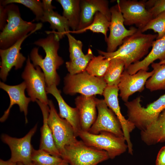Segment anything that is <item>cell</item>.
<instances>
[{
	"label": "cell",
	"instance_id": "6da1fadb",
	"mask_svg": "<svg viewBox=\"0 0 165 165\" xmlns=\"http://www.w3.org/2000/svg\"><path fill=\"white\" fill-rule=\"evenodd\" d=\"M47 32L48 35L46 37L40 38L33 43L43 48L46 53L45 57L43 58L38 53V48L35 47L31 52L30 58L35 67L38 66L42 70L46 86L52 85L57 86L59 84L60 79L57 70L64 61L58 53L60 39L56 31Z\"/></svg>",
	"mask_w": 165,
	"mask_h": 165
},
{
	"label": "cell",
	"instance_id": "7a4b0ae2",
	"mask_svg": "<svg viewBox=\"0 0 165 165\" xmlns=\"http://www.w3.org/2000/svg\"><path fill=\"white\" fill-rule=\"evenodd\" d=\"M157 34H145L138 29L133 35L123 40L122 44L116 51L108 53L98 50V53L109 60L113 58L123 60L127 69L131 64L139 61L148 52Z\"/></svg>",
	"mask_w": 165,
	"mask_h": 165
},
{
	"label": "cell",
	"instance_id": "3957f363",
	"mask_svg": "<svg viewBox=\"0 0 165 165\" xmlns=\"http://www.w3.org/2000/svg\"><path fill=\"white\" fill-rule=\"evenodd\" d=\"M8 15L7 23L0 34V48L5 49L35 30L38 23L28 22L21 16L18 6L14 3L5 6Z\"/></svg>",
	"mask_w": 165,
	"mask_h": 165
},
{
	"label": "cell",
	"instance_id": "277c9868",
	"mask_svg": "<svg viewBox=\"0 0 165 165\" xmlns=\"http://www.w3.org/2000/svg\"><path fill=\"white\" fill-rule=\"evenodd\" d=\"M141 97L125 103L127 108L128 119L141 131L145 130L157 120L160 114L165 109V94L146 107L141 105Z\"/></svg>",
	"mask_w": 165,
	"mask_h": 165
},
{
	"label": "cell",
	"instance_id": "5b68a950",
	"mask_svg": "<svg viewBox=\"0 0 165 165\" xmlns=\"http://www.w3.org/2000/svg\"><path fill=\"white\" fill-rule=\"evenodd\" d=\"M64 93L73 95L79 93L86 96L102 95L107 86L104 77H98L89 74L86 71L71 75L68 73L64 78Z\"/></svg>",
	"mask_w": 165,
	"mask_h": 165
},
{
	"label": "cell",
	"instance_id": "8992f818",
	"mask_svg": "<svg viewBox=\"0 0 165 165\" xmlns=\"http://www.w3.org/2000/svg\"><path fill=\"white\" fill-rule=\"evenodd\" d=\"M61 157L70 165H97L109 159L106 151L78 140L65 146Z\"/></svg>",
	"mask_w": 165,
	"mask_h": 165
},
{
	"label": "cell",
	"instance_id": "52a82bcc",
	"mask_svg": "<svg viewBox=\"0 0 165 165\" xmlns=\"http://www.w3.org/2000/svg\"><path fill=\"white\" fill-rule=\"evenodd\" d=\"M79 137L86 145L106 151L109 159H113L128 149L124 137L110 132L102 131L98 134L81 130Z\"/></svg>",
	"mask_w": 165,
	"mask_h": 165
},
{
	"label": "cell",
	"instance_id": "ba28073f",
	"mask_svg": "<svg viewBox=\"0 0 165 165\" xmlns=\"http://www.w3.org/2000/svg\"><path fill=\"white\" fill-rule=\"evenodd\" d=\"M48 105L50 110L48 123L52 131L56 147L61 156L65 146L78 140L72 126L66 119L60 117L52 100H49Z\"/></svg>",
	"mask_w": 165,
	"mask_h": 165
},
{
	"label": "cell",
	"instance_id": "9c48e42d",
	"mask_svg": "<svg viewBox=\"0 0 165 165\" xmlns=\"http://www.w3.org/2000/svg\"><path fill=\"white\" fill-rule=\"evenodd\" d=\"M21 76L26 84V90L31 101L35 102L38 100L48 105L49 100L47 95L44 74L39 66L35 67L31 63L29 56Z\"/></svg>",
	"mask_w": 165,
	"mask_h": 165
},
{
	"label": "cell",
	"instance_id": "30bf717a",
	"mask_svg": "<svg viewBox=\"0 0 165 165\" xmlns=\"http://www.w3.org/2000/svg\"><path fill=\"white\" fill-rule=\"evenodd\" d=\"M146 0H119L117 1L122 14L124 24L135 25L141 31L153 18L152 14L146 9Z\"/></svg>",
	"mask_w": 165,
	"mask_h": 165
},
{
	"label": "cell",
	"instance_id": "8fae6325",
	"mask_svg": "<svg viewBox=\"0 0 165 165\" xmlns=\"http://www.w3.org/2000/svg\"><path fill=\"white\" fill-rule=\"evenodd\" d=\"M37 127L36 124L26 135L20 138L12 137L6 134L2 135V141L8 145L11 150L10 160L16 163H21L25 165L32 163L31 156L34 148L31 141Z\"/></svg>",
	"mask_w": 165,
	"mask_h": 165
},
{
	"label": "cell",
	"instance_id": "7c38bea8",
	"mask_svg": "<svg viewBox=\"0 0 165 165\" xmlns=\"http://www.w3.org/2000/svg\"><path fill=\"white\" fill-rule=\"evenodd\" d=\"M96 101L98 114L89 132L98 134L101 132L106 131L118 137H124L120 123L113 112L104 99L97 98Z\"/></svg>",
	"mask_w": 165,
	"mask_h": 165
},
{
	"label": "cell",
	"instance_id": "4fadbf2b",
	"mask_svg": "<svg viewBox=\"0 0 165 165\" xmlns=\"http://www.w3.org/2000/svg\"><path fill=\"white\" fill-rule=\"evenodd\" d=\"M111 19L109 27L110 34L107 41V52L116 51L123 43L126 38L135 33L138 29L131 27L128 30L124 25V19L117 4L110 8Z\"/></svg>",
	"mask_w": 165,
	"mask_h": 165
},
{
	"label": "cell",
	"instance_id": "5bb4252c",
	"mask_svg": "<svg viewBox=\"0 0 165 165\" xmlns=\"http://www.w3.org/2000/svg\"><path fill=\"white\" fill-rule=\"evenodd\" d=\"M42 26V23H38L35 30L19 40L12 46L5 49H0V77L3 81L6 80L9 72L13 67L15 70L22 67L26 58L20 52L21 45L27 37L41 29Z\"/></svg>",
	"mask_w": 165,
	"mask_h": 165
},
{
	"label": "cell",
	"instance_id": "9a60e30c",
	"mask_svg": "<svg viewBox=\"0 0 165 165\" xmlns=\"http://www.w3.org/2000/svg\"><path fill=\"white\" fill-rule=\"evenodd\" d=\"M119 91L118 86L107 85L102 95L107 105L113 112L120 123L124 137L128 146V153L132 155L133 154V145L130 140V134L135 127L121 113L118 99Z\"/></svg>",
	"mask_w": 165,
	"mask_h": 165
},
{
	"label": "cell",
	"instance_id": "2e32d148",
	"mask_svg": "<svg viewBox=\"0 0 165 165\" xmlns=\"http://www.w3.org/2000/svg\"><path fill=\"white\" fill-rule=\"evenodd\" d=\"M153 70L150 72L140 70L133 75H130L125 69L123 72L118 86L119 96L122 100L126 102L130 96L134 93L141 92L145 88L147 80L153 75Z\"/></svg>",
	"mask_w": 165,
	"mask_h": 165
},
{
	"label": "cell",
	"instance_id": "e0dca14e",
	"mask_svg": "<svg viewBox=\"0 0 165 165\" xmlns=\"http://www.w3.org/2000/svg\"><path fill=\"white\" fill-rule=\"evenodd\" d=\"M0 88L7 93L10 100L9 105L0 118V122H4L7 119L10 109L13 105H17L19 107L20 111L24 112L25 116V122L27 123V115L28 106L31 100L29 97H27L25 95V90L26 88V86L25 82L24 81L18 85L10 86L0 82Z\"/></svg>",
	"mask_w": 165,
	"mask_h": 165
},
{
	"label": "cell",
	"instance_id": "ac0fdd59",
	"mask_svg": "<svg viewBox=\"0 0 165 165\" xmlns=\"http://www.w3.org/2000/svg\"><path fill=\"white\" fill-rule=\"evenodd\" d=\"M108 3L106 0H80V21L76 31L82 29L90 24L95 14L98 12L105 15L110 21L111 13Z\"/></svg>",
	"mask_w": 165,
	"mask_h": 165
},
{
	"label": "cell",
	"instance_id": "d6986e66",
	"mask_svg": "<svg viewBox=\"0 0 165 165\" xmlns=\"http://www.w3.org/2000/svg\"><path fill=\"white\" fill-rule=\"evenodd\" d=\"M55 85L47 86V94L53 95L58 104L59 114L61 117L66 119L71 125L73 129L75 135L77 137L81 130L79 113L76 108H72L65 101L61 94V91Z\"/></svg>",
	"mask_w": 165,
	"mask_h": 165
},
{
	"label": "cell",
	"instance_id": "ffe728a7",
	"mask_svg": "<svg viewBox=\"0 0 165 165\" xmlns=\"http://www.w3.org/2000/svg\"><path fill=\"white\" fill-rule=\"evenodd\" d=\"M96 99L94 96H86L81 95L75 99L76 107L79 113L82 130L89 132L96 119Z\"/></svg>",
	"mask_w": 165,
	"mask_h": 165
},
{
	"label": "cell",
	"instance_id": "44dd1931",
	"mask_svg": "<svg viewBox=\"0 0 165 165\" xmlns=\"http://www.w3.org/2000/svg\"><path fill=\"white\" fill-rule=\"evenodd\" d=\"M151 50L143 60L130 65L126 69L130 75H133L140 70L147 71L149 65L157 59L165 60V35L161 38L154 41Z\"/></svg>",
	"mask_w": 165,
	"mask_h": 165
},
{
	"label": "cell",
	"instance_id": "7402d4cb",
	"mask_svg": "<svg viewBox=\"0 0 165 165\" xmlns=\"http://www.w3.org/2000/svg\"><path fill=\"white\" fill-rule=\"evenodd\" d=\"M36 102L41 109L43 118V124L41 129L39 149L44 150L53 156L61 157V154L55 145L52 131L48 123L49 107L38 100Z\"/></svg>",
	"mask_w": 165,
	"mask_h": 165
},
{
	"label": "cell",
	"instance_id": "603a6c76",
	"mask_svg": "<svg viewBox=\"0 0 165 165\" xmlns=\"http://www.w3.org/2000/svg\"><path fill=\"white\" fill-rule=\"evenodd\" d=\"M140 135L142 141L148 145L165 141V109L153 125L147 130L141 131Z\"/></svg>",
	"mask_w": 165,
	"mask_h": 165
},
{
	"label": "cell",
	"instance_id": "cb8c5ba5",
	"mask_svg": "<svg viewBox=\"0 0 165 165\" xmlns=\"http://www.w3.org/2000/svg\"><path fill=\"white\" fill-rule=\"evenodd\" d=\"M63 9V16L68 20L72 31H76L80 21V7L79 0H57Z\"/></svg>",
	"mask_w": 165,
	"mask_h": 165
},
{
	"label": "cell",
	"instance_id": "d4e9b609",
	"mask_svg": "<svg viewBox=\"0 0 165 165\" xmlns=\"http://www.w3.org/2000/svg\"><path fill=\"white\" fill-rule=\"evenodd\" d=\"M40 21L42 22H48L52 31H55L59 39H62L66 34L69 32L70 28L68 21L63 16L52 10L44 12Z\"/></svg>",
	"mask_w": 165,
	"mask_h": 165
},
{
	"label": "cell",
	"instance_id": "484cf974",
	"mask_svg": "<svg viewBox=\"0 0 165 165\" xmlns=\"http://www.w3.org/2000/svg\"><path fill=\"white\" fill-rule=\"evenodd\" d=\"M151 66L154 73L147 81L146 88L151 91L165 90V64L154 62Z\"/></svg>",
	"mask_w": 165,
	"mask_h": 165
},
{
	"label": "cell",
	"instance_id": "4316f807",
	"mask_svg": "<svg viewBox=\"0 0 165 165\" xmlns=\"http://www.w3.org/2000/svg\"><path fill=\"white\" fill-rule=\"evenodd\" d=\"M125 69L123 61L118 58L110 59V63L104 78L107 85L118 86Z\"/></svg>",
	"mask_w": 165,
	"mask_h": 165
},
{
	"label": "cell",
	"instance_id": "83f0119b",
	"mask_svg": "<svg viewBox=\"0 0 165 165\" xmlns=\"http://www.w3.org/2000/svg\"><path fill=\"white\" fill-rule=\"evenodd\" d=\"M110 22L106 17L101 13L98 12L95 14L92 23L87 27L82 29L75 31H70L69 32L79 34L82 33L86 30H90L93 32L101 33L104 35L105 41L108 38L107 32L110 25Z\"/></svg>",
	"mask_w": 165,
	"mask_h": 165
},
{
	"label": "cell",
	"instance_id": "f1b7e54d",
	"mask_svg": "<svg viewBox=\"0 0 165 165\" xmlns=\"http://www.w3.org/2000/svg\"><path fill=\"white\" fill-rule=\"evenodd\" d=\"M110 60L100 55L94 56L89 63L86 71L90 75L95 77H103L108 67Z\"/></svg>",
	"mask_w": 165,
	"mask_h": 165
},
{
	"label": "cell",
	"instance_id": "f546056e",
	"mask_svg": "<svg viewBox=\"0 0 165 165\" xmlns=\"http://www.w3.org/2000/svg\"><path fill=\"white\" fill-rule=\"evenodd\" d=\"M94 56L92 51L89 48L87 53L83 56L66 62V67L71 75L78 74L86 71L90 61Z\"/></svg>",
	"mask_w": 165,
	"mask_h": 165
},
{
	"label": "cell",
	"instance_id": "4dcf8cb0",
	"mask_svg": "<svg viewBox=\"0 0 165 165\" xmlns=\"http://www.w3.org/2000/svg\"><path fill=\"white\" fill-rule=\"evenodd\" d=\"M31 160L35 165H60L63 160L61 157L53 156L44 150L34 149Z\"/></svg>",
	"mask_w": 165,
	"mask_h": 165
},
{
	"label": "cell",
	"instance_id": "1f68e13d",
	"mask_svg": "<svg viewBox=\"0 0 165 165\" xmlns=\"http://www.w3.org/2000/svg\"><path fill=\"white\" fill-rule=\"evenodd\" d=\"M12 3L21 4L29 9L35 16L34 20L38 21L42 17L44 11L42 2L39 0H0V4L4 6Z\"/></svg>",
	"mask_w": 165,
	"mask_h": 165
},
{
	"label": "cell",
	"instance_id": "d6a6232c",
	"mask_svg": "<svg viewBox=\"0 0 165 165\" xmlns=\"http://www.w3.org/2000/svg\"><path fill=\"white\" fill-rule=\"evenodd\" d=\"M149 29L152 30L155 32L158 33L156 40L161 38L165 35V11L152 19L141 31L143 33Z\"/></svg>",
	"mask_w": 165,
	"mask_h": 165
},
{
	"label": "cell",
	"instance_id": "836d02e7",
	"mask_svg": "<svg viewBox=\"0 0 165 165\" xmlns=\"http://www.w3.org/2000/svg\"><path fill=\"white\" fill-rule=\"evenodd\" d=\"M70 32L66 34L69 45L70 60H72L85 55L82 50V43L81 41L76 39Z\"/></svg>",
	"mask_w": 165,
	"mask_h": 165
},
{
	"label": "cell",
	"instance_id": "e575fe53",
	"mask_svg": "<svg viewBox=\"0 0 165 165\" xmlns=\"http://www.w3.org/2000/svg\"><path fill=\"white\" fill-rule=\"evenodd\" d=\"M8 15L5 7L0 4V29L2 31L7 23Z\"/></svg>",
	"mask_w": 165,
	"mask_h": 165
},
{
	"label": "cell",
	"instance_id": "d590c367",
	"mask_svg": "<svg viewBox=\"0 0 165 165\" xmlns=\"http://www.w3.org/2000/svg\"><path fill=\"white\" fill-rule=\"evenodd\" d=\"M155 165H165V145L162 147L159 151Z\"/></svg>",
	"mask_w": 165,
	"mask_h": 165
},
{
	"label": "cell",
	"instance_id": "8d00e7d4",
	"mask_svg": "<svg viewBox=\"0 0 165 165\" xmlns=\"http://www.w3.org/2000/svg\"><path fill=\"white\" fill-rule=\"evenodd\" d=\"M52 0H43L42 4L44 12L53 10L56 7L52 4Z\"/></svg>",
	"mask_w": 165,
	"mask_h": 165
},
{
	"label": "cell",
	"instance_id": "74e56055",
	"mask_svg": "<svg viewBox=\"0 0 165 165\" xmlns=\"http://www.w3.org/2000/svg\"><path fill=\"white\" fill-rule=\"evenodd\" d=\"M0 165H17V163L13 162L9 160L5 161L0 160Z\"/></svg>",
	"mask_w": 165,
	"mask_h": 165
},
{
	"label": "cell",
	"instance_id": "f35d334b",
	"mask_svg": "<svg viewBox=\"0 0 165 165\" xmlns=\"http://www.w3.org/2000/svg\"><path fill=\"white\" fill-rule=\"evenodd\" d=\"M60 165H70L68 163L63 160Z\"/></svg>",
	"mask_w": 165,
	"mask_h": 165
},
{
	"label": "cell",
	"instance_id": "ab89813d",
	"mask_svg": "<svg viewBox=\"0 0 165 165\" xmlns=\"http://www.w3.org/2000/svg\"><path fill=\"white\" fill-rule=\"evenodd\" d=\"M17 165H25L24 164H23L22 163H17ZM35 165L32 163L30 164H28L27 165Z\"/></svg>",
	"mask_w": 165,
	"mask_h": 165
},
{
	"label": "cell",
	"instance_id": "60d3db41",
	"mask_svg": "<svg viewBox=\"0 0 165 165\" xmlns=\"http://www.w3.org/2000/svg\"><path fill=\"white\" fill-rule=\"evenodd\" d=\"M159 63L160 64H165V60L160 61Z\"/></svg>",
	"mask_w": 165,
	"mask_h": 165
}]
</instances>
